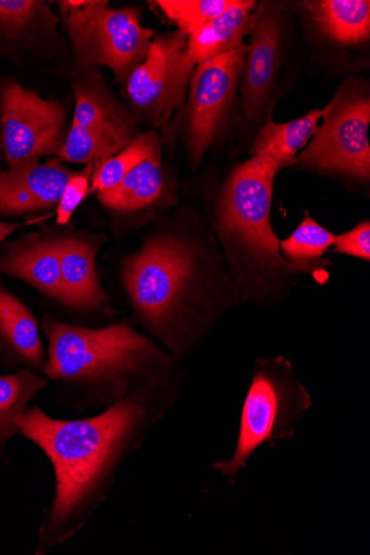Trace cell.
<instances>
[{
    "mask_svg": "<svg viewBox=\"0 0 370 555\" xmlns=\"http://www.w3.org/2000/svg\"><path fill=\"white\" fill-rule=\"evenodd\" d=\"M195 66L187 35L177 30L155 36L125 86L129 109L151 128H166L186 104Z\"/></svg>",
    "mask_w": 370,
    "mask_h": 555,
    "instance_id": "9",
    "label": "cell"
},
{
    "mask_svg": "<svg viewBox=\"0 0 370 555\" xmlns=\"http://www.w3.org/2000/svg\"><path fill=\"white\" fill-rule=\"evenodd\" d=\"M120 279L132 319L180 362L243 305L224 255L178 227L150 234L123 261Z\"/></svg>",
    "mask_w": 370,
    "mask_h": 555,
    "instance_id": "2",
    "label": "cell"
},
{
    "mask_svg": "<svg viewBox=\"0 0 370 555\" xmlns=\"http://www.w3.org/2000/svg\"><path fill=\"white\" fill-rule=\"evenodd\" d=\"M0 360L40 375L47 360L36 317L3 286H0Z\"/></svg>",
    "mask_w": 370,
    "mask_h": 555,
    "instance_id": "17",
    "label": "cell"
},
{
    "mask_svg": "<svg viewBox=\"0 0 370 555\" xmlns=\"http://www.w3.org/2000/svg\"><path fill=\"white\" fill-rule=\"evenodd\" d=\"M60 18L42 0H0V59L58 57L64 38Z\"/></svg>",
    "mask_w": 370,
    "mask_h": 555,
    "instance_id": "14",
    "label": "cell"
},
{
    "mask_svg": "<svg viewBox=\"0 0 370 555\" xmlns=\"http://www.w3.org/2000/svg\"><path fill=\"white\" fill-rule=\"evenodd\" d=\"M288 3L264 0L250 20L247 52L240 85L248 125L272 117L288 42Z\"/></svg>",
    "mask_w": 370,
    "mask_h": 555,
    "instance_id": "12",
    "label": "cell"
},
{
    "mask_svg": "<svg viewBox=\"0 0 370 555\" xmlns=\"http://www.w3.org/2000/svg\"><path fill=\"white\" fill-rule=\"evenodd\" d=\"M0 163H2V155H0Z\"/></svg>",
    "mask_w": 370,
    "mask_h": 555,
    "instance_id": "28",
    "label": "cell"
},
{
    "mask_svg": "<svg viewBox=\"0 0 370 555\" xmlns=\"http://www.w3.org/2000/svg\"><path fill=\"white\" fill-rule=\"evenodd\" d=\"M323 124L302 150L297 164L317 172L350 180H370L369 83L349 78L337 88L330 104L321 111Z\"/></svg>",
    "mask_w": 370,
    "mask_h": 555,
    "instance_id": "7",
    "label": "cell"
},
{
    "mask_svg": "<svg viewBox=\"0 0 370 555\" xmlns=\"http://www.w3.org/2000/svg\"><path fill=\"white\" fill-rule=\"evenodd\" d=\"M66 308L85 313L109 311L111 301L97 267L99 250L109 240L103 233L55 232Z\"/></svg>",
    "mask_w": 370,
    "mask_h": 555,
    "instance_id": "15",
    "label": "cell"
},
{
    "mask_svg": "<svg viewBox=\"0 0 370 555\" xmlns=\"http://www.w3.org/2000/svg\"><path fill=\"white\" fill-rule=\"evenodd\" d=\"M163 150L130 171L112 189L98 191L100 204L116 216H132L161 206L168 188Z\"/></svg>",
    "mask_w": 370,
    "mask_h": 555,
    "instance_id": "18",
    "label": "cell"
},
{
    "mask_svg": "<svg viewBox=\"0 0 370 555\" xmlns=\"http://www.w3.org/2000/svg\"><path fill=\"white\" fill-rule=\"evenodd\" d=\"M280 168L266 157L238 166L221 192L215 230L243 302L271 307L282 301L297 276L281 256L271 222Z\"/></svg>",
    "mask_w": 370,
    "mask_h": 555,
    "instance_id": "4",
    "label": "cell"
},
{
    "mask_svg": "<svg viewBox=\"0 0 370 555\" xmlns=\"http://www.w3.org/2000/svg\"><path fill=\"white\" fill-rule=\"evenodd\" d=\"M59 5L71 42L75 77L105 67L125 87L154 38V30L141 24V11L114 10L103 0H64Z\"/></svg>",
    "mask_w": 370,
    "mask_h": 555,
    "instance_id": "6",
    "label": "cell"
},
{
    "mask_svg": "<svg viewBox=\"0 0 370 555\" xmlns=\"http://www.w3.org/2000/svg\"><path fill=\"white\" fill-rule=\"evenodd\" d=\"M237 0H157L153 2L188 37L230 10Z\"/></svg>",
    "mask_w": 370,
    "mask_h": 555,
    "instance_id": "25",
    "label": "cell"
},
{
    "mask_svg": "<svg viewBox=\"0 0 370 555\" xmlns=\"http://www.w3.org/2000/svg\"><path fill=\"white\" fill-rule=\"evenodd\" d=\"M253 0H237L226 13L207 22L188 37V50L196 65L232 52L246 43Z\"/></svg>",
    "mask_w": 370,
    "mask_h": 555,
    "instance_id": "20",
    "label": "cell"
},
{
    "mask_svg": "<svg viewBox=\"0 0 370 555\" xmlns=\"http://www.w3.org/2000/svg\"><path fill=\"white\" fill-rule=\"evenodd\" d=\"M171 410L139 398L74 421L52 418L38 406L27 409L18 433L43 451L55 474V494L35 554L49 553L85 528L107 500L123 466Z\"/></svg>",
    "mask_w": 370,
    "mask_h": 555,
    "instance_id": "1",
    "label": "cell"
},
{
    "mask_svg": "<svg viewBox=\"0 0 370 555\" xmlns=\"http://www.w3.org/2000/svg\"><path fill=\"white\" fill-rule=\"evenodd\" d=\"M321 111L312 109L290 122L278 124L272 117L261 124L250 153L253 157H266L280 170L295 166L297 155L315 134Z\"/></svg>",
    "mask_w": 370,
    "mask_h": 555,
    "instance_id": "21",
    "label": "cell"
},
{
    "mask_svg": "<svg viewBox=\"0 0 370 555\" xmlns=\"http://www.w3.org/2000/svg\"><path fill=\"white\" fill-rule=\"evenodd\" d=\"M93 165H86L81 171H75L65 188L60 205L56 208V222L61 227L67 225L75 211L87 197Z\"/></svg>",
    "mask_w": 370,
    "mask_h": 555,
    "instance_id": "26",
    "label": "cell"
},
{
    "mask_svg": "<svg viewBox=\"0 0 370 555\" xmlns=\"http://www.w3.org/2000/svg\"><path fill=\"white\" fill-rule=\"evenodd\" d=\"M333 251L335 254L370 261V223L362 221L348 232L335 235Z\"/></svg>",
    "mask_w": 370,
    "mask_h": 555,
    "instance_id": "27",
    "label": "cell"
},
{
    "mask_svg": "<svg viewBox=\"0 0 370 555\" xmlns=\"http://www.w3.org/2000/svg\"><path fill=\"white\" fill-rule=\"evenodd\" d=\"M0 169V216L17 218L56 209L75 171L61 158L26 159Z\"/></svg>",
    "mask_w": 370,
    "mask_h": 555,
    "instance_id": "13",
    "label": "cell"
},
{
    "mask_svg": "<svg viewBox=\"0 0 370 555\" xmlns=\"http://www.w3.org/2000/svg\"><path fill=\"white\" fill-rule=\"evenodd\" d=\"M40 330L48 340L42 375L63 385L71 409L101 412L130 398L176 406L180 361L130 322L94 328L46 317Z\"/></svg>",
    "mask_w": 370,
    "mask_h": 555,
    "instance_id": "3",
    "label": "cell"
},
{
    "mask_svg": "<svg viewBox=\"0 0 370 555\" xmlns=\"http://www.w3.org/2000/svg\"><path fill=\"white\" fill-rule=\"evenodd\" d=\"M299 8L310 28L330 42L355 47L369 40L368 0H308Z\"/></svg>",
    "mask_w": 370,
    "mask_h": 555,
    "instance_id": "19",
    "label": "cell"
},
{
    "mask_svg": "<svg viewBox=\"0 0 370 555\" xmlns=\"http://www.w3.org/2000/svg\"><path fill=\"white\" fill-rule=\"evenodd\" d=\"M247 44L195 66L189 83L187 142L196 168L224 132L233 107L245 65Z\"/></svg>",
    "mask_w": 370,
    "mask_h": 555,
    "instance_id": "11",
    "label": "cell"
},
{
    "mask_svg": "<svg viewBox=\"0 0 370 555\" xmlns=\"http://www.w3.org/2000/svg\"><path fill=\"white\" fill-rule=\"evenodd\" d=\"M72 89L75 114L59 157L64 163L94 165L117 155L139 134V120L98 70L76 78Z\"/></svg>",
    "mask_w": 370,
    "mask_h": 555,
    "instance_id": "8",
    "label": "cell"
},
{
    "mask_svg": "<svg viewBox=\"0 0 370 555\" xmlns=\"http://www.w3.org/2000/svg\"><path fill=\"white\" fill-rule=\"evenodd\" d=\"M42 376L28 370L0 375V462L8 459L5 448L18 433L28 403L48 385Z\"/></svg>",
    "mask_w": 370,
    "mask_h": 555,
    "instance_id": "23",
    "label": "cell"
},
{
    "mask_svg": "<svg viewBox=\"0 0 370 555\" xmlns=\"http://www.w3.org/2000/svg\"><path fill=\"white\" fill-rule=\"evenodd\" d=\"M0 275L21 280L66 307L54 232H31L4 244Z\"/></svg>",
    "mask_w": 370,
    "mask_h": 555,
    "instance_id": "16",
    "label": "cell"
},
{
    "mask_svg": "<svg viewBox=\"0 0 370 555\" xmlns=\"http://www.w3.org/2000/svg\"><path fill=\"white\" fill-rule=\"evenodd\" d=\"M311 406V397L288 359L258 358L244 399L233 455L210 469L234 485L260 447L275 448L278 442L294 438Z\"/></svg>",
    "mask_w": 370,
    "mask_h": 555,
    "instance_id": "5",
    "label": "cell"
},
{
    "mask_svg": "<svg viewBox=\"0 0 370 555\" xmlns=\"http://www.w3.org/2000/svg\"><path fill=\"white\" fill-rule=\"evenodd\" d=\"M335 234L317 223L306 211L303 222L292 235L280 241L281 256L296 275L323 271L330 262L324 258L333 247Z\"/></svg>",
    "mask_w": 370,
    "mask_h": 555,
    "instance_id": "22",
    "label": "cell"
},
{
    "mask_svg": "<svg viewBox=\"0 0 370 555\" xmlns=\"http://www.w3.org/2000/svg\"><path fill=\"white\" fill-rule=\"evenodd\" d=\"M0 126L8 165L60 157L71 128L60 100L43 99L12 78L0 82Z\"/></svg>",
    "mask_w": 370,
    "mask_h": 555,
    "instance_id": "10",
    "label": "cell"
},
{
    "mask_svg": "<svg viewBox=\"0 0 370 555\" xmlns=\"http://www.w3.org/2000/svg\"><path fill=\"white\" fill-rule=\"evenodd\" d=\"M161 150V138L154 130L139 133L117 155L93 165L91 189L98 192L114 188L137 166Z\"/></svg>",
    "mask_w": 370,
    "mask_h": 555,
    "instance_id": "24",
    "label": "cell"
}]
</instances>
